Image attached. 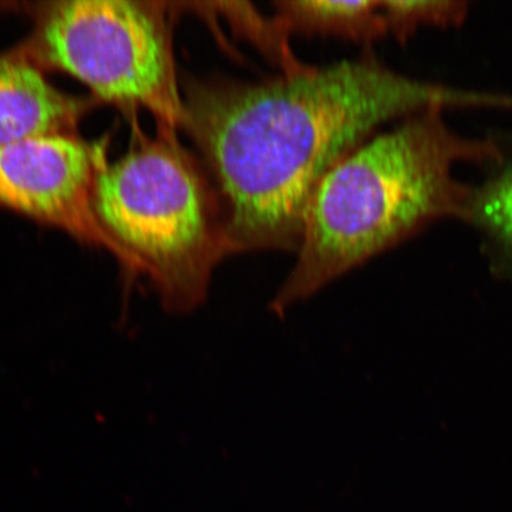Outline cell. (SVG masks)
<instances>
[{"instance_id":"cell-5","label":"cell","mask_w":512,"mask_h":512,"mask_svg":"<svg viewBox=\"0 0 512 512\" xmlns=\"http://www.w3.org/2000/svg\"><path fill=\"white\" fill-rule=\"evenodd\" d=\"M107 144L51 134L2 147L0 206L112 253L94 207L96 181L108 164Z\"/></svg>"},{"instance_id":"cell-3","label":"cell","mask_w":512,"mask_h":512,"mask_svg":"<svg viewBox=\"0 0 512 512\" xmlns=\"http://www.w3.org/2000/svg\"><path fill=\"white\" fill-rule=\"evenodd\" d=\"M94 207L112 255L144 281L171 313L206 302L214 272L227 258L219 195L175 128L153 137L134 125L126 155L96 181Z\"/></svg>"},{"instance_id":"cell-7","label":"cell","mask_w":512,"mask_h":512,"mask_svg":"<svg viewBox=\"0 0 512 512\" xmlns=\"http://www.w3.org/2000/svg\"><path fill=\"white\" fill-rule=\"evenodd\" d=\"M274 8V21L287 36H336L363 44L388 36L381 2L373 0H283Z\"/></svg>"},{"instance_id":"cell-10","label":"cell","mask_w":512,"mask_h":512,"mask_svg":"<svg viewBox=\"0 0 512 512\" xmlns=\"http://www.w3.org/2000/svg\"><path fill=\"white\" fill-rule=\"evenodd\" d=\"M232 24L233 29L245 35L268 59L284 68V74L296 73L305 68L292 54L288 36L279 28L274 18H264L248 3H210Z\"/></svg>"},{"instance_id":"cell-9","label":"cell","mask_w":512,"mask_h":512,"mask_svg":"<svg viewBox=\"0 0 512 512\" xmlns=\"http://www.w3.org/2000/svg\"><path fill=\"white\" fill-rule=\"evenodd\" d=\"M381 5L387 35L402 44L421 30L462 27L471 11L464 0H386Z\"/></svg>"},{"instance_id":"cell-4","label":"cell","mask_w":512,"mask_h":512,"mask_svg":"<svg viewBox=\"0 0 512 512\" xmlns=\"http://www.w3.org/2000/svg\"><path fill=\"white\" fill-rule=\"evenodd\" d=\"M171 3L62 0L40 3L21 49L38 67L85 83L96 101L128 114L144 108L157 125L182 127L184 105L172 47Z\"/></svg>"},{"instance_id":"cell-1","label":"cell","mask_w":512,"mask_h":512,"mask_svg":"<svg viewBox=\"0 0 512 512\" xmlns=\"http://www.w3.org/2000/svg\"><path fill=\"white\" fill-rule=\"evenodd\" d=\"M182 127L219 195L228 255L298 251L307 208L336 164L432 108L499 111L497 91L402 74L373 56L258 83L185 80Z\"/></svg>"},{"instance_id":"cell-6","label":"cell","mask_w":512,"mask_h":512,"mask_svg":"<svg viewBox=\"0 0 512 512\" xmlns=\"http://www.w3.org/2000/svg\"><path fill=\"white\" fill-rule=\"evenodd\" d=\"M96 102L61 92L21 47L0 53V149L34 137L78 134Z\"/></svg>"},{"instance_id":"cell-8","label":"cell","mask_w":512,"mask_h":512,"mask_svg":"<svg viewBox=\"0 0 512 512\" xmlns=\"http://www.w3.org/2000/svg\"><path fill=\"white\" fill-rule=\"evenodd\" d=\"M492 137L498 156L485 166L482 181L471 184L462 221L512 259V134Z\"/></svg>"},{"instance_id":"cell-2","label":"cell","mask_w":512,"mask_h":512,"mask_svg":"<svg viewBox=\"0 0 512 512\" xmlns=\"http://www.w3.org/2000/svg\"><path fill=\"white\" fill-rule=\"evenodd\" d=\"M446 113L432 108L377 132L323 178L307 208L296 264L270 302L275 316L422 229L462 221L471 184L456 170L494 162L498 146L492 136L457 132Z\"/></svg>"}]
</instances>
